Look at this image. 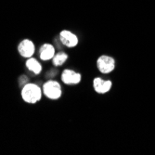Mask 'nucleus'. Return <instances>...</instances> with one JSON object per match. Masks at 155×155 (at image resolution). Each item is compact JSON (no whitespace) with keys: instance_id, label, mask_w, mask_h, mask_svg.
I'll return each mask as SVG.
<instances>
[{"instance_id":"1a4fd4ad","label":"nucleus","mask_w":155,"mask_h":155,"mask_svg":"<svg viewBox=\"0 0 155 155\" xmlns=\"http://www.w3.org/2000/svg\"><path fill=\"white\" fill-rule=\"evenodd\" d=\"M26 67L30 70V71L34 72L35 74H39L42 71V66L41 64L34 58H29L26 61Z\"/></svg>"},{"instance_id":"20e7f679","label":"nucleus","mask_w":155,"mask_h":155,"mask_svg":"<svg viewBox=\"0 0 155 155\" xmlns=\"http://www.w3.org/2000/svg\"><path fill=\"white\" fill-rule=\"evenodd\" d=\"M18 51L21 55V57L29 59L35 53V45L31 40L25 39L19 44Z\"/></svg>"},{"instance_id":"f03ea898","label":"nucleus","mask_w":155,"mask_h":155,"mask_svg":"<svg viewBox=\"0 0 155 155\" xmlns=\"http://www.w3.org/2000/svg\"><path fill=\"white\" fill-rule=\"evenodd\" d=\"M43 92L50 100H58L61 96V88L58 82L48 81L43 86Z\"/></svg>"},{"instance_id":"423d86ee","label":"nucleus","mask_w":155,"mask_h":155,"mask_svg":"<svg viewBox=\"0 0 155 155\" xmlns=\"http://www.w3.org/2000/svg\"><path fill=\"white\" fill-rule=\"evenodd\" d=\"M61 80L66 84H75L81 81V74L72 70H64L61 74Z\"/></svg>"},{"instance_id":"7ed1b4c3","label":"nucleus","mask_w":155,"mask_h":155,"mask_svg":"<svg viewBox=\"0 0 155 155\" xmlns=\"http://www.w3.org/2000/svg\"><path fill=\"white\" fill-rule=\"evenodd\" d=\"M97 65L98 70H100L102 74H108V73H110L112 70L114 69L115 62L112 58L109 57V56L103 55L98 58L97 61Z\"/></svg>"},{"instance_id":"9d476101","label":"nucleus","mask_w":155,"mask_h":155,"mask_svg":"<svg viewBox=\"0 0 155 155\" xmlns=\"http://www.w3.org/2000/svg\"><path fill=\"white\" fill-rule=\"evenodd\" d=\"M67 59H68L67 54L63 52H60L53 57V64L55 66H61L67 61Z\"/></svg>"},{"instance_id":"39448f33","label":"nucleus","mask_w":155,"mask_h":155,"mask_svg":"<svg viewBox=\"0 0 155 155\" xmlns=\"http://www.w3.org/2000/svg\"><path fill=\"white\" fill-rule=\"evenodd\" d=\"M60 39L61 43L68 48H74L78 44V38L70 31H62L60 34Z\"/></svg>"},{"instance_id":"6e6552de","label":"nucleus","mask_w":155,"mask_h":155,"mask_svg":"<svg viewBox=\"0 0 155 155\" xmlns=\"http://www.w3.org/2000/svg\"><path fill=\"white\" fill-rule=\"evenodd\" d=\"M40 59L42 61H48L55 56V48L50 44H44L40 48Z\"/></svg>"},{"instance_id":"0eeeda50","label":"nucleus","mask_w":155,"mask_h":155,"mask_svg":"<svg viewBox=\"0 0 155 155\" xmlns=\"http://www.w3.org/2000/svg\"><path fill=\"white\" fill-rule=\"evenodd\" d=\"M94 89L101 94L107 93L111 87V81H104L101 78H95L93 81Z\"/></svg>"},{"instance_id":"9b49d317","label":"nucleus","mask_w":155,"mask_h":155,"mask_svg":"<svg viewBox=\"0 0 155 155\" xmlns=\"http://www.w3.org/2000/svg\"><path fill=\"white\" fill-rule=\"evenodd\" d=\"M19 82H20V86L23 87L25 86V84H28V78H27L26 76L22 75V76H21V77H20Z\"/></svg>"},{"instance_id":"f257e3e1","label":"nucleus","mask_w":155,"mask_h":155,"mask_svg":"<svg viewBox=\"0 0 155 155\" xmlns=\"http://www.w3.org/2000/svg\"><path fill=\"white\" fill-rule=\"evenodd\" d=\"M21 97L25 102L36 103L41 100L42 91L36 84L28 83L21 89Z\"/></svg>"}]
</instances>
